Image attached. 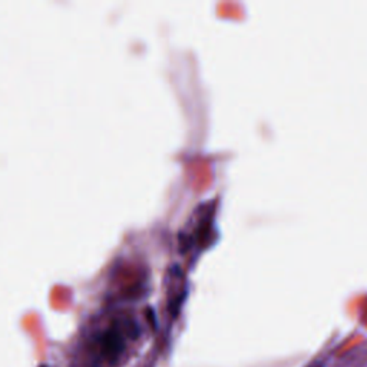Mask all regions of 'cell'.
I'll list each match as a JSON object with an SVG mask.
<instances>
[{"label":"cell","instance_id":"cell-2","mask_svg":"<svg viewBox=\"0 0 367 367\" xmlns=\"http://www.w3.org/2000/svg\"><path fill=\"white\" fill-rule=\"evenodd\" d=\"M310 367H323L321 364H314V366H310Z\"/></svg>","mask_w":367,"mask_h":367},{"label":"cell","instance_id":"cell-3","mask_svg":"<svg viewBox=\"0 0 367 367\" xmlns=\"http://www.w3.org/2000/svg\"><path fill=\"white\" fill-rule=\"evenodd\" d=\"M41 367H48V366H41Z\"/></svg>","mask_w":367,"mask_h":367},{"label":"cell","instance_id":"cell-1","mask_svg":"<svg viewBox=\"0 0 367 367\" xmlns=\"http://www.w3.org/2000/svg\"><path fill=\"white\" fill-rule=\"evenodd\" d=\"M99 347H101V353L106 359L115 360L120 356V353L124 352V349H125L124 335L120 334V331L118 328H109L101 335Z\"/></svg>","mask_w":367,"mask_h":367}]
</instances>
